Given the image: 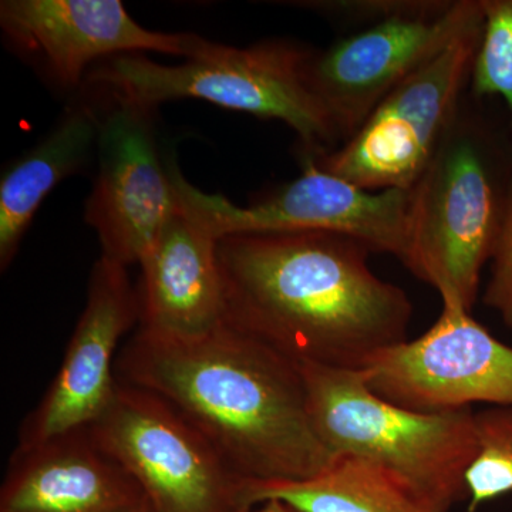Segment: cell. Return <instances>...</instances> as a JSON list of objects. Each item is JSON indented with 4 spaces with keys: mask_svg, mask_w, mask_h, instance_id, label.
Returning a JSON list of instances; mask_svg holds the SVG:
<instances>
[{
    "mask_svg": "<svg viewBox=\"0 0 512 512\" xmlns=\"http://www.w3.org/2000/svg\"><path fill=\"white\" fill-rule=\"evenodd\" d=\"M144 503L140 485L89 426L16 447L0 488V512H127Z\"/></svg>",
    "mask_w": 512,
    "mask_h": 512,
    "instance_id": "obj_14",
    "label": "cell"
},
{
    "mask_svg": "<svg viewBox=\"0 0 512 512\" xmlns=\"http://www.w3.org/2000/svg\"><path fill=\"white\" fill-rule=\"evenodd\" d=\"M299 366L313 429L330 453L384 468L436 512L468 500L466 476L477 453L473 409L416 412L373 393L363 370Z\"/></svg>",
    "mask_w": 512,
    "mask_h": 512,
    "instance_id": "obj_4",
    "label": "cell"
},
{
    "mask_svg": "<svg viewBox=\"0 0 512 512\" xmlns=\"http://www.w3.org/2000/svg\"><path fill=\"white\" fill-rule=\"evenodd\" d=\"M484 20L400 84L349 140L301 154L370 191L412 190L470 90Z\"/></svg>",
    "mask_w": 512,
    "mask_h": 512,
    "instance_id": "obj_7",
    "label": "cell"
},
{
    "mask_svg": "<svg viewBox=\"0 0 512 512\" xmlns=\"http://www.w3.org/2000/svg\"><path fill=\"white\" fill-rule=\"evenodd\" d=\"M116 376L170 404L248 483L306 480L335 460L313 429L301 366L225 323L191 340L137 328Z\"/></svg>",
    "mask_w": 512,
    "mask_h": 512,
    "instance_id": "obj_2",
    "label": "cell"
},
{
    "mask_svg": "<svg viewBox=\"0 0 512 512\" xmlns=\"http://www.w3.org/2000/svg\"><path fill=\"white\" fill-rule=\"evenodd\" d=\"M477 453L468 467V512L512 493V407L476 413Z\"/></svg>",
    "mask_w": 512,
    "mask_h": 512,
    "instance_id": "obj_18",
    "label": "cell"
},
{
    "mask_svg": "<svg viewBox=\"0 0 512 512\" xmlns=\"http://www.w3.org/2000/svg\"><path fill=\"white\" fill-rule=\"evenodd\" d=\"M127 512H153L150 510V507H148L147 501L143 505H140V507L133 508V510L127 511Z\"/></svg>",
    "mask_w": 512,
    "mask_h": 512,
    "instance_id": "obj_22",
    "label": "cell"
},
{
    "mask_svg": "<svg viewBox=\"0 0 512 512\" xmlns=\"http://www.w3.org/2000/svg\"><path fill=\"white\" fill-rule=\"evenodd\" d=\"M484 30L473 72L470 93L478 99L503 100L512 130V0H481Z\"/></svg>",
    "mask_w": 512,
    "mask_h": 512,
    "instance_id": "obj_19",
    "label": "cell"
},
{
    "mask_svg": "<svg viewBox=\"0 0 512 512\" xmlns=\"http://www.w3.org/2000/svg\"><path fill=\"white\" fill-rule=\"evenodd\" d=\"M113 100L103 117L99 173L84 220L99 235L103 256L140 265L177 211L168 163L161 160L151 107Z\"/></svg>",
    "mask_w": 512,
    "mask_h": 512,
    "instance_id": "obj_11",
    "label": "cell"
},
{
    "mask_svg": "<svg viewBox=\"0 0 512 512\" xmlns=\"http://www.w3.org/2000/svg\"><path fill=\"white\" fill-rule=\"evenodd\" d=\"M301 160L298 178L249 207L198 190L173 161L168 171L180 211L217 239L244 232H333L404 261L409 251L410 191L365 190L322 170L311 158Z\"/></svg>",
    "mask_w": 512,
    "mask_h": 512,
    "instance_id": "obj_8",
    "label": "cell"
},
{
    "mask_svg": "<svg viewBox=\"0 0 512 512\" xmlns=\"http://www.w3.org/2000/svg\"><path fill=\"white\" fill-rule=\"evenodd\" d=\"M363 373L377 396L416 412L512 407L511 346L456 306H443L426 333L380 353Z\"/></svg>",
    "mask_w": 512,
    "mask_h": 512,
    "instance_id": "obj_10",
    "label": "cell"
},
{
    "mask_svg": "<svg viewBox=\"0 0 512 512\" xmlns=\"http://www.w3.org/2000/svg\"><path fill=\"white\" fill-rule=\"evenodd\" d=\"M94 439L126 468L153 512H247L248 481L156 394L120 382Z\"/></svg>",
    "mask_w": 512,
    "mask_h": 512,
    "instance_id": "obj_6",
    "label": "cell"
},
{
    "mask_svg": "<svg viewBox=\"0 0 512 512\" xmlns=\"http://www.w3.org/2000/svg\"><path fill=\"white\" fill-rule=\"evenodd\" d=\"M0 26L10 45L63 89H76L99 60L144 52L187 60L211 43L191 33L143 28L120 0H3Z\"/></svg>",
    "mask_w": 512,
    "mask_h": 512,
    "instance_id": "obj_12",
    "label": "cell"
},
{
    "mask_svg": "<svg viewBox=\"0 0 512 512\" xmlns=\"http://www.w3.org/2000/svg\"><path fill=\"white\" fill-rule=\"evenodd\" d=\"M372 249L323 231L218 239L224 323L298 365L365 370L406 342L413 306L370 269Z\"/></svg>",
    "mask_w": 512,
    "mask_h": 512,
    "instance_id": "obj_1",
    "label": "cell"
},
{
    "mask_svg": "<svg viewBox=\"0 0 512 512\" xmlns=\"http://www.w3.org/2000/svg\"><path fill=\"white\" fill-rule=\"evenodd\" d=\"M247 494L251 507L274 500L299 512H436L389 471L348 454L306 480L249 483Z\"/></svg>",
    "mask_w": 512,
    "mask_h": 512,
    "instance_id": "obj_17",
    "label": "cell"
},
{
    "mask_svg": "<svg viewBox=\"0 0 512 512\" xmlns=\"http://www.w3.org/2000/svg\"><path fill=\"white\" fill-rule=\"evenodd\" d=\"M490 262L491 276L484 293V305L500 313L505 326L512 330V192Z\"/></svg>",
    "mask_w": 512,
    "mask_h": 512,
    "instance_id": "obj_20",
    "label": "cell"
},
{
    "mask_svg": "<svg viewBox=\"0 0 512 512\" xmlns=\"http://www.w3.org/2000/svg\"><path fill=\"white\" fill-rule=\"evenodd\" d=\"M103 117L90 104H77L0 181V268H9L30 222L49 192L90 160L99 144Z\"/></svg>",
    "mask_w": 512,
    "mask_h": 512,
    "instance_id": "obj_16",
    "label": "cell"
},
{
    "mask_svg": "<svg viewBox=\"0 0 512 512\" xmlns=\"http://www.w3.org/2000/svg\"><path fill=\"white\" fill-rule=\"evenodd\" d=\"M312 50L286 40L251 47L211 42L200 56L167 66L143 55L117 56L94 66L87 82L113 99L154 107L163 101L198 99L222 109L284 121L296 131L301 154L340 146L328 111L308 82Z\"/></svg>",
    "mask_w": 512,
    "mask_h": 512,
    "instance_id": "obj_5",
    "label": "cell"
},
{
    "mask_svg": "<svg viewBox=\"0 0 512 512\" xmlns=\"http://www.w3.org/2000/svg\"><path fill=\"white\" fill-rule=\"evenodd\" d=\"M138 322L140 295L127 266L101 255L62 366L20 426L18 448L36 446L99 419L116 389L120 342Z\"/></svg>",
    "mask_w": 512,
    "mask_h": 512,
    "instance_id": "obj_13",
    "label": "cell"
},
{
    "mask_svg": "<svg viewBox=\"0 0 512 512\" xmlns=\"http://www.w3.org/2000/svg\"><path fill=\"white\" fill-rule=\"evenodd\" d=\"M468 90L426 170L410 191L403 264L439 292L443 306L471 312L512 192V130Z\"/></svg>",
    "mask_w": 512,
    "mask_h": 512,
    "instance_id": "obj_3",
    "label": "cell"
},
{
    "mask_svg": "<svg viewBox=\"0 0 512 512\" xmlns=\"http://www.w3.org/2000/svg\"><path fill=\"white\" fill-rule=\"evenodd\" d=\"M484 20L481 0H413L399 15L313 52L308 82L349 140L393 90Z\"/></svg>",
    "mask_w": 512,
    "mask_h": 512,
    "instance_id": "obj_9",
    "label": "cell"
},
{
    "mask_svg": "<svg viewBox=\"0 0 512 512\" xmlns=\"http://www.w3.org/2000/svg\"><path fill=\"white\" fill-rule=\"evenodd\" d=\"M247 512H299L296 511L295 508L289 507L288 504L281 503V501H266V503H262L256 505V507L252 508Z\"/></svg>",
    "mask_w": 512,
    "mask_h": 512,
    "instance_id": "obj_21",
    "label": "cell"
},
{
    "mask_svg": "<svg viewBox=\"0 0 512 512\" xmlns=\"http://www.w3.org/2000/svg\"><path fill=\"white\" fill-rule=\"evenodd\" d=\"M140 266L138 329L191 340L224 323L218 239L180 208Z\"/></svg>",
    "mask_w": 512,
    "mask_h": 512,
    "instance_id": "obj_15",
    "label": "cell"
}]
</instances>
